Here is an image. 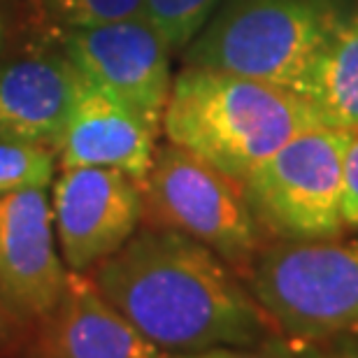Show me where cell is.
I'll return each instance as SVG.
<instances>
[{"mask_svg": "<svg viewBox=\"0 0 358 358\" xmlns=\"http://www.w3.org/2000/svg\"><path fill=\"white\" fill-rule=\"evenodd\" d=\"M80 73L63 49L31 47L0 56V140L59 152Z\"/></svg>", "mask_w": 358, "mask_h": 358, "instance_id": "obj_10", "label": "cell"}, {"mask_svg": "<svg viewBox=\"0 0 358 358\" xmlns=\"http://www.w3.org/2000/svg\"><path fill=\"white\" fill-rule=\"evenodd\" d=\"M140 186L152 226L191 235L233 270L249 272L263 249V231L242 179L170 142L156 152Z\"/></svg>", "mask_w": 358, "mask_h": 358, "instance_id": "obj_6", "label": "cell"}, {"mask_svg": "<svg viewBox=\"0 0 358 358\" xmlns=\"http://www.w3.org/2000/svg\"><path fill=\"white\" fill-rule=\"evenodd\" d=\"M52 217L68 270L87 272L138 231L145 219L142 186L114 168H66L54 182Z\"/></svg>", "mask_w": 358, "mask_h": 358, "instance_id": "obj_8", "label": "cell"}, {"mask_svg": "<svg viewBox=\"0 0 358 358\" xmlns=\"http://www.w3.org/2000/svg\"><path fill=\"white\" fill-rule=\"evenodd\" d=\"M249 291L296 340L358 335V240L277 242L247 272Z\"/></svg>", "mask_w": 358, "mask_h": 358, "instance_id": "obj_4", "label": "cell"}, {"mask_svg": "<svg viewBox=\"0 0 358 358\" xmlns=\"http://www.w3.org/2000/svg\"><path fill=\"white\" fill-rule=\"evenodd\" d=\"M66 261L56 252L47 189H21L0 198V296L14 317L38 326L59 305L68 284Z\"/></svg>", "mask_w": 358, "mask_h": 358, "instance_id": "obj_9", "label": "cell"}, {"mask_svg": "<svg viewBox=\"0 0 358 358\" xmlns=\"http://www.w3.org/2000/svg\"><path fill=\"white\" fill-rule=\"evenodd\" d=\"M33 354L47 358H147L166 352L147 340L98 291L93 277L70 270L59 305L38 324Z\"/></svg>", "mask_w": 358, "mask_h": 358, "instance_id": "obj_12", "label": "cell"}, {"mask_svg": "<svg viewBox=\"0 0 358 358\" xmlns=\"http://www.w3.org/2000/svg\"><path fill=\"white\" fill-rule=\"evenodd\" d=\"M147 0H40L42 10L61 28H87L145 14Z\"/></svg>", "mask_w": 358, "mask_h": 358, "instance_id": "obj_16", "label": "cell"}, {"mask_svg": "<svg viewBox=\"0 0 358 358\" xmlns=\"http://www.w3.org/2000/svg\"><path fill=\"white\" fill-rule=\"evenodd\" d=\"M349 138L352 128H312L242 179L263 233L282 242L340 238L345 231L342 168Z\"/></svg>", "mask_w": 358, "mask_h": 358, "instance_id": "obj_5", "label": "cell"}, {"mask_svg": "<svg viewBox=\"0 0 358 358\" xmlns=\"http://www.w3.org/2000/svg\"><path fill=\"white\" fill-rule=\"evenodd\" d=\"M5 45H7V24H5L3 7H0V56L5 54Z\"/></svg>", "mask_w": 358, "mask_h": 358, "instance_id": "obj_19", "label": "cell"}, {"mask_svg": "<svg viewBox=\"0 0 358 358\" xmlns=\"http://www.w3.org/2000/svg\"><path fill=\"white\" fill-rule=\"evenodd\" d=\"M159 128L80 75V87L59 147V166L114 168L142 179L152 170Z\"/></svg>", "mask_w": 358, "mask_h": 358, "instance_id": "obj_11", "label": "cell"}, {"mask_svg": "<svg viewBox=\"0 0 358 358\" xmlns=\"http://www.w3.org/2000/svg\"><path fill=\"white\" fill-rule=\"evenodd\" d=\"M342 219L345 228L358 233V128H352L345 168H342Z\"/></svg>", "mask_w": 358, "mask_h": 358, "instance_id": "obj_17", "label": "cell"}, {"mask_svg": "<svg viewBox=\"0 0 358 358\" xmlns=\"http://www.w3.org/2000/svg\"><path fill=\"white\" fill-rule=\"evenodd\" d=\"M93 282L163 352L247 349L279 331L238 270L175 228L135 231L98 263Z\"/></svg>", "mask_w": 358, "mask_h": 358, "instance_id": "obj_1", "label": "cell"}, {"mask_svg": "<svg viewBox=\"0 0 358 358\" xmlns=\"http://www.w3.org/2000/svg\"><path fill=\"white\" fill-rule=\"evenodd\" d=\"M300 96L328 126L358 128V10L335 24Z\"/></svg>", "mask_w": 358, "mask_h": 358, "instance_id": "obj_13", "label": "cell"}, {"mask_svg": "<svg viewBox=\"0 0 358 358\" xmlns=\"http://www.w3.org/2000/svg\"><path fill=\"white\" fill-rule=\"evenodd\" d=\"M338 21L331 0H224L184 47V66L300 93Z\"/></svg>", "mask_w": 358, "mask_h": 358, "instance_id": "obj_3", "label": "cell"}, {"mask_svg": "<svg viewBox=\"0 0 358 358\" xmlns=\"http://www.w3.org/2000/svg\"><path fill=\"white\" fill-rule=\"evenodd\" d=\"M319 126L328 124L296 91L196 66H184L173 80L163 112V131L173 145L238 179Z\"/></svg>", "mask_w": 358, "mask_h": 358, "instance_id": "obj_2", "label": "cell"}, {"mask_svg": "<svg viewBox=\"0 0 358 358\" xmlns=\"http://www.w3.org/2000/svg\"><path fill=\"white\" fill-rule=\"evenodd\" d=\"M61 49L84 80L161 131L173 87L170 47L147 14L66 31Z\"/></svg>", "mask_w": 358, "mask_h": 358, "instance_id": "obj_7", "label": "cell"}, {"mask_svg": "<svg viewBox=\"0 0 358 358\" xmlns=\"http://www.w3.org/2000/svg\"><path fill=\"white\" fill-rule=\"evenodd\" d=\"M224 0H147L145 14L159 28L170 52H179L196 38Z\"/></svg>", "mask_w": 358, "mask_h": 358, "instance_id": "obj_14", "label": "cell"}, {"mask_svg": "<svg viewBox=\"0 0 358 358\" xmlns=\"http://www.w3.org/2000/svg\"><path fill=\"white\" fill-rule=\"evenodd\" d=\"M56 152L0 140V198L21 189H47L54 179Z\"/></svg>", "mask_w": 358, "mask_h": 358, "instance_id": "obj_15", "label": "cell"}, {"mask_svg": "<svg viewBox=\"0 0 358 358\" xmlns=\"http://www.w3.org/2000/svg\"><path fill=\"white\" fill-rule=\"evenodd\" d=\"M21 328H28V326L21 319L14 317V312L7 307L3 296H0V352H3L5 347H10L12 342L17 340Z\"/></svg>", "mask_w": 358, "mask_h": 358, "instance_id": "obj_18", "label": "cell"}]
</instances>
